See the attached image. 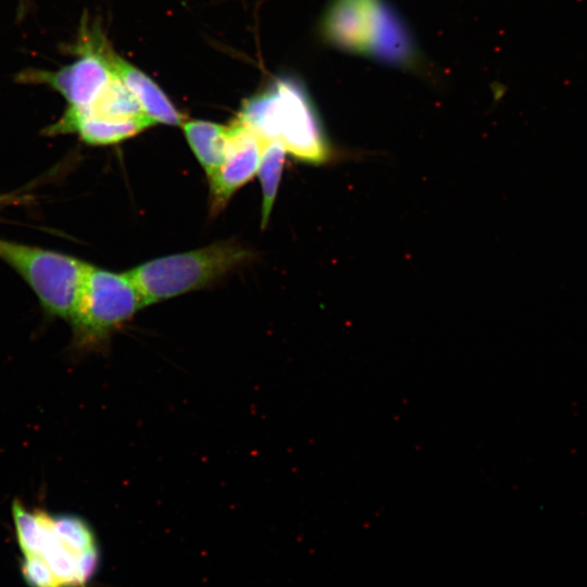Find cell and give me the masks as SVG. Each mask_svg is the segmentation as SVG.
Returning <instances> with one entry per match:
<instances>
[{"mask_svg": "<svg viewBox=\"0 0 587 587\" xmlns=\"http://www.w3.org/2000/svg\"><path fill=\"white\" fill-rule=\"evenodd\" d=\"M238 122L263 142L278 140L296 159L321 164L330 146L304 87L294 78H278L245 101Z\"/></svg>", "mask_w": 587, "mask_h": 587, "instance_id": "obj_1", "label": "cell"}, {"mask_svg": "<svg viewBox=\"0 0 587 587\" xmlns=\"http://www.w3.org/2000/svg\"><path fill=\"white\" fill-rule=\"evenodd\" d=\"M334 45L398 64L415 62V50L400 20L380 0H336L323 20Z\"/></svg>", "mask_w": 587, "mask_h": 587, "instance_id": "obj_2", "label": "cell"}, {"mask_svg": "<svg viewBox=\"0 0 587 587\" xmlns=\"http://www.w3.org/2000/svg\"><path fill=\"white\" fill-rule=\"evenodd\" d=\"M250 257V251L242 246L224 241L158 258L126 273L141 294L145 305H149L203 288Z\"/></svg>", "mask_w": 587, "mask_h": 587, "instance_id": "obj_3", "label": "cell"}, {"mask_svg": "<svg viewBox=\"0 0 587 587\" xmlns=\"http://www.w3.org/2000/svg\"><path fill=\"white\" fill-rule=\"evenodd\" d=\"M143 307L142 296L127 273L88 264L70 322L77 342L95 347Z\"/></svg>", "mask_w": 587, "mask_h": 587, "instance_id": "obj_4", "label": "cell"}, {"mask_svg": "<svg viewBox=\"0 0 587 587\" xmlns=\"http://www.w3.org/2000/svg\"><path fill=\"white\" fill-rule=\"evenodd\" d=\"M0 259L26 280L47 312L70 320L88 263L2 238Z\"/></svg>", "mask_w": 587, "mask_h": 587, "instance_id": "obj_5", "label": "cell"}, {"mask_svg": "<svg viewBox=\"0 0 587 587\" xmlns=\"http://www.w3.org/2000/svg\"><path fill=\"white\" fill-rule=\"evenodd\" d=\"M112 51L104 43L85 42L80 57L55 72L27 71L20 75L25 83L45 84L60 92L71 108L88 110L99 98L114 72Z\"/></svg>", "mask_w": 587, "mask_h": 587, "instance_id": "obj_6", "label": "cell"}, {"mask_svg": "<svg viewBox=\"0 0 587 587\" xmlns=\"http://www.w3.org/2000/svg\"><path fill=\"white\" fill-rule=\"evenodd\" d=\"M263 143L237 120L228 126L223 163L209 178L213 210L223 209L235 191L258 173Z\"/></svg>", "mask_w": 587, "mask_h": 587, "instance_id": "obj_7", "label": "cell"}, {"mask_svg": "<svg viewBox=\"0 0 587 587\" xmlns=\"http://www.w3.org/2000/svg\"><path fill=\"white\" fill-rule=\"evenodd\" d=\"M152 124L147 117L112 120L68 108L61 120L51 126L49 133L76 132L84 141L90 145H112L137 135Z\"/></svg>", "mask_w": 587, "mask_h": 587, "instance_id": "obj_8", "label": "cell"}, {"mask_svg": "<svg viewBox=\"0 0 587 587\" xmlns=\"http://www.w3.org/2000/svg\"><path fill=\"white\" fill-rule=\"evenodd\" d=\"M111 65L153 124L182 125L185 122L182 113L149 76L114 53Z\"/></svg>", "mask_w": 587, "mask_h": 587, "instance_id": "obj_9", "label": "cell"}, {"mask_svg": "<svg viewBox=\"0 0 587 587\" xmlns=\"http://www.w3.org/2000/svg\"><path fill=\"white\" fill-rule=\"evenodd\" d=\"M182 127L196 158L211 178L223 163L228 126L197 120L185 121Z\"/></svg>", "mask_w": 587, "mask_h": 587, "instance_id": "obj_10", "label": "cell"}, {"mask_svg": "<svg viewBox=\"0 0 587 587\" xmlns=\"http://www.w3.org/2000/svg\"><path fill=\"white\" fill-rule=\"evenodd\" d=\"M74 110L112 120L147 117L135 96L115 73L91 108L88 110Z\"/></svg>", "mask_w": 587, "mask_h": 587, "instance_id": "obj_11", "label": "cell"}, {"mask_svg": "<svg viewBox=\"0 0 587 587\" xmlns=\"http://www.w3.org/2000/svg\"><path fill=\"white\" fill-rule=\"evenodd\" d=\"M285 154L286 149L280 141L271 140L263 143L258 168L263 197L262 228L266 226L270 220L284 167Z\"/></svg>", "mask_w": 587, "mask_h": 587, "instance_id": "obj_12", "label": "cell"}, {"mask_svg": "<svg viewBox=\"0 0 587 587\" xmlns=\"http://www.w3.org/2000/svg\"><path fill=\"white\" fill-rule=\"evenodd\" d=\"M52 525L60 540L74 552L98 546L93 530L78 516L52 515Z\"/></svg>", "mask_w": 587, "mask_h": 587, "instance_id": "obj_13", "label": "cell"}, {"mask_svg": "<svg viewBox=\"0 0 587 587\" xmlns=\"http://www.w3.org/2000/svg\"><path fill=\"white\" fill-rule=\"evenodd\" d=\"M17 541L25 555L40 554L41 528L37 511L26 509L18 500L12 504Z\"/></svg>", "mask_w": 587, "mask_h": 587, "instance_id": "obj_14", "label": "cell"}, {"mask_svg": "<svg viewBox=\"0 0 587 587\" xmlns=\"http://www.w3.org/2000/svg\"><path fill=\"white\" fill-rule=\"evenodd\" d=\"M23 575L32 587H62L41 554L25 555Z\"/></svg>", "mask_w": 587, "mask_h": 587, "instance_id": "obj_15", "label": "cell"}]
</instances>
